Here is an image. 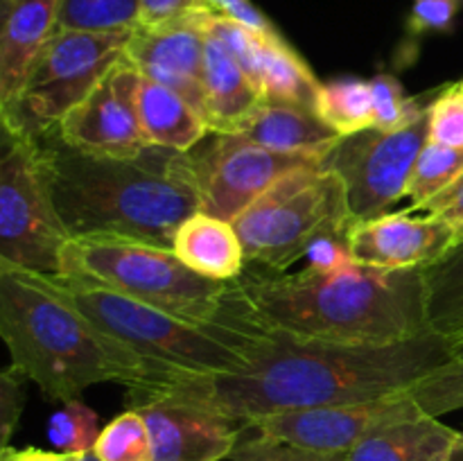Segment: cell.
I'll list each match as a JSON object with an SVG mask.
<instances>
[{
    "label": "cell",
    "instance_id": "30",
    "mask_svg": "<svg viewBox=\"0 0 463 461\" xmlns=\"http://www.w3.org/2000/svg\"><path fill=\"white\" fill-rule=\"evenodd\" d=\"M371 81L375 107V127L383 131H398L402 127H410L420 113L428 108V104H420L416 98L405 93V86L393 75H375Z\"/></svg>",
    "mask_w": 463,
    "mask_h": 461
},
{
    "label": "cell",
    "instance_id": "13",
    "mask_svg": "<svg viewBox=\"0 0 463 461\" xmlns=\"http://www.w3.org/2000/svg\"><path fill=\"white\" fill-rule=\"evenodd\" d=\"M143 75L122 54L93 93L77 104L57 127L68 147L102 158H134L152 147L138 118Z\"/></svg>",
    "mask_w": 463,
    "mask_h": 461
},
{
    "label": "cell",
    "instance_id": "22",
    "mask_svg": "<svg viewBox=\"0 0 463 461\" xmlns=\"http://www.w3.org/2000/svg\"><path fill=\"white\" fill-rule=\"evenodd\" d=\"M457 434L437 416L393 423L362 438L346 461H446Z\"/></svg>",
    "mask_w": 463,
    "mask_h": 461
},
{
    "label": "cell",
    "instance_id": "24",
    "mask_svg": "<svg viewBox=\"0 0 463 461\" xmlns=\"http://www.w3.org/2000/svg\"><path fill=\"white\" fill-rule=\"evenodd\" d=\"M430 330L452 342L463 333V242L423 269Z\"/></svg>",
    "mask_w": 463,
    "mask_h": 461
},
{
    "label": "cell",
    "instance_id": "17",
    "mask_svg": "<svg viewBox=\"0 0 463 461\" xmlns=\"http://www.w3.org/2000/svg\"><path fill=\"white\" fill-rule=\"evenodd\" d=\"M63 0H0V108L21 93L32 63L57 30Z\"/></svg>",
    "mask_w": 463,
    "mask_h": 461
},
{
    "label": "cell",
    "instance_id": "28",
    "mask_svg": "<svg viewBox=\"0 0 463 461\" xmlns=\"http://www.w3.org/2000/svg\"><path fill=\"white\" fill-rule=\"evenodd\" d=\"M93 452L99 461H154L152 437L140 409L129 407L102 428Z\"/></svg>",
    "mask_w": 463,
    "mask_h": 461
},
{
    "label": "cell",
    "instance_id": "26",
    "mask_svg": "<svg viewBox=\"0 0 463 461\" xmlns=\"http://www.w3.org/2000/svg\"><path fill=\"white\" fill-rule=\"evenodd\" d=\"M463 176V149L428 140L416 158L414 172L407 185L411 211H423L434 197L446 193Z\"/></svg>",
    "mask_w": 463,
    "mask_h": 461
},
{
    "label": "cell",
    "instance_id": "32",
    "mask_svg": "<svg viewBox=\"0 0 463 461\" xmlns=\"http://www.w3.org/2000/svg\"><path fill=\"white\" fill-rule=\"evenodd\" d=\"M463 9V0H414L407 16V36L411 41L425 34H448Z\"/></svg>",
    "mask_w": 463,
    "mask_h": 461
},
{
    "label": "cell",
    "instance_id": "12",
    "mask_svg": "<svg viewBox=\"0 0 463 461\" xmlns=\"http://www.w3.org/2000/svg\"><path fill=\"white\" fill-rule=\"evenodd\" d=\"M199 185V211L233 221L288 172L317 165L321 156L276 152L240 134H208L190 149Z\"/></svg>",
    "mask_w": 463,
    "mask_h": 461
},
{
    "label": "cell",
    "instance_id": "34",
    "mask_svg": "<svg viewBox=\"0 0 463 461\" xmlns=\"http://www.w3.org/2000/svg\"><path fill=\"white\" fill-rule=\"evenodd\" d=\"M206 9L215 16L229 18V21L240 23L249 30L265 36H280L279 27L251 3V0H203Z\"/></svg>",
    "mask_w": 463,
    "mask_h": 461
},
{
    "label": "cell",
    "instance_id": "36",
    "mask_svg": "<svg viewBox=\"0 0 463 461\" xmlns=\"http://www.w3.org/2000/svg\"><path fill=\"white\" fill-rule=\"evenodd\" d=\"M202 12H208L203 0H140L138 25H165Z\"/></svg>",
    "mask_w": 463,
    "mask_h": 461
},
{
    "label": "cell",
    "instance_id": "19",
    "mask_svg": "<svg viewBox=\"0 0 463 461\" xmlns=\"http://www.w3.org/2000/svg\"><path fill=\"white\" fill-rule=\"evenodd\" d=\"M238 134L276 152L312 154V156H324L342 138L317 113V108L274 102V99H265Z\"/></svg>",
    "mask_w": 463,
    "mask_h": 461
},
{
    "label": "cell",
    "instance_id": "8",
    "mask_svg": "<svg viewBox=\"0 0 463 461\" xmlns=\"http://www.w3.org/2000/svg\"><path fill=\"white\" fill-rule=\"evenodd\" d=\"M131 32H54L32 63L21 93L0 108L3 129L30 138L57 129L120 61Z\"/></svg>",
    "mask_w": 463,
    "mask_h": 461
},
{
    "label": "cell",
    "instance_id": "14",
    "mask_svg": "<svg viewBox=\"0 0 463 461\" xmlns=\"http://www.w3.org/2000/svg\"><path fill=\"white\" fill-rule=\"evenodd\" d=\"M348 244L362 265L384 271L425 269L457 244V230L437 215L383 212L353 221Z\"/></svg>",
    "mask_w": 463,
    "mask_h": 461
},
{
    "label": "cell",
    "instance_id": "11",
    "mask_svg": "<svg viewBox=\"0 0 463 461\" xmlns=\"http://www.w3.org/2000/svg\"><path fill=\"white\" fill-rule=\"evenodd\" d=\"M430 107V104H428ZM430 140L428 108L398 131L366 129L342 136L321 156V167L335 172L346 190L353 220L383 215L407 197L416 158Z\"/></svg>",
    "mask_w": 463,
    "mask_h": 461
},
{
    "label": "cell",
    "instance_id": "27",
    "mask_svg": "<svg viewBox=\"0 0 463 461\" xmlns=\"http://www.w3.org/2000/svg\"><path fill=\"white\" fill-rule=\"evenodd\" d=\"M140 0H63L54 32H131Z\"/></svg>",
    "mask_w": 463,
    "mask_h": 461
},
{
    "label": "cell",
    "instance_id": "25",
    "mask_svg": "<svg viewBox=\"0 0 463 461\" xmlns=\"http://www.w3.org/2000/svg\"><path fill=\"white\" fill-rule=\"evenodd\" d=\"M317 113L337 131L339 136H353L375 127L373 90L369 80L339 77L326 81L317 98Z\"/></svg>",
    "mask_w": 463,
    "mask_h": 461
},
{
    "label": "cell",
    "instance_id": "7",
    "mask_svg": "<svg viewBox=\"0 0 463 461\" xmlns=\"http://www.w3.org/2000/svg\"><path fill=\"white\" fill-rule=\"evenodd\" d=\"M353 221L344 183L317 163L288 172L233 220V226L247 262L285 274L306 258L312 240L328 230H348Z\"/></svg>",
    "mask_w": 463,
    "mask_h": 461
},
{
    "label": "cell",
    "instance_id": "3",
    "mask_svg": "<svg viewBox=\"0 0 463 461\" xmlns=\"http://www.w3.org/2000/svg\"><path fill=\"white\" fill-rule=\"evenodd\" d=\"M34 140L71 238L118 235L172 249L202 206L190 152L147 147L134 158H102L68 147L57 129Z\"/></svg>",
    "mask_w": 463,
    "mask_h": 461
},
{
    "label": "cell",
    "instance_id": "10",
    "mask_svg": "<svg viewBox=\"0 0 463 461\" xmlns=\"http://www.w3.org/2000/svg\"><path fill=\"white\" fill-rule=\"evenodd\" d=\"M461 398L441 391H414L378 398L369 402L337 407H315V409L279 411V414L256 416L244 428L256 429L274 441L289 443L303 450L346 455L371 432L393 423L441 416L446 411L461 409Z\"/></svg>",
    "mask_w": 463,
    "mask_h": 461
},
{
    "label": "cell",
    "instance_id": "1",
    "mask_svg": "<svg viewBox=\"0 0 463 461\" xmlns=\"http://www.w3.org/2000/svg\"><path fill=\"white\" fill-rule=\"evenodd\" d=\"M129 391V407L188 405L238 423L279 411L355 405L414 391L463 400V360L437 333L383 346L297 342L262 328L251 364L240 373H149Z\"/></svg>",
    "mask_w": 463,
    "mask_h": 461
},
{
    "label": "cell",
    "instance_id": "20",
    "mask_svg": "<svg viewBox=\"0 0 463 461\" xmlns=\"http://www.w3.org/2000/svg\"><path fill=\"white\" fill-rule=\"evenodd\" d=\"M172 251L185 267L213 280H238L244 274L242 240L233 221L197 211L179 226Z\"/></svg>",
    "mask_w": 463,
    "mask_h": 461
},
{
    "label": "cell",
    "instance_id": "16",
    "mask_svg": "<svg viewBox=\"0 0 463 461\" xmlns=\"http://www.w3.org/2000/svg\"><path fill=\"white\" fill-rule=\"evenodd\" d=\"M140 409L152 437L154 461H222L242 441V423L188 405H149Z\"/></svg>",
    "mask_w": 463,
    "mask_h": 461
},
{
    "label": "cell",
    "instance_id": "33",
    "mask_svg": "<svg viewBox=\"0 0 463 461\" xmlns=\"http://www.w3.org/2000/svg\"><path fill=\"white\" fill-rule=\"evenodd\" d=\"M306 269L315 274H335L355 265V256L348 244V230H328L310 242L306 251Z\"/></svg>",
    "mask_w": 463,
    "mask_h": 461
},
{
    "label": "cell",
    "instance_id": "43",
    "mask_svg": "<svg viewBox=\"0 0 463 461\" xmlns=\"http://www.w3.org/2000/svg\"><path fill=\"white\" fill-rule=\"evenodd\" d=\"M77 461H99L98 455L95 452H86V455H80V459Z\"/></svg>",
    "mask_w": 463,
    "mask_h": 461
},
{
    "label": "cell",
    "instance_id": "40",
    "mask_svg": "<svg viewBox=\"0 0 463 461\" xmlns=\"http://www.w3.org/2000/svg\"><path fill=\"white\" fill-rule=\"evenodd\" d=\"M77 455H66L57 450H39V447H3L0 461H77Z\"/></svg>",
    "mask_w": 463,
    "mask_h": 461
},
{
    "label": "cell",
    "instance_id": "21",
    "mask_svg": "<svg viewBox=\"0 0 463 461\" xmlns=\"http://www.w3.org/2000/svg\"><path fill=\"white\" fill-rule=\"evenodd\" d=\"M138 118L152 147L190 152L211 134L206 118L184 95L145 77L138 86Z\"/></svg>",
    "mask_w": 463,
    "mask_h": 461
},
{
    "label": "cell",
    "instance_id": "23",
    "mask_svg": "<svg viewBox=\"0 0 463 461\" xmlns=\"http://www.w3.org/2000/svg\"><path fill=\"white\" fill-rule=\"evenodd\" d=\"M251 77L260 86L265 99L317 108L321 81L301 54L283 39V34H260Z\"/></svg>",
    "mask_w": 463,
    "mask_h": 461
},
{
    "label": "cell",
    "instance_id": "35",
    "mask_svg": "<svg viewBox=\"0 0 463 461\" xmlns=\"http://www.w3.org/2000/svg\"><path fill=\"white\" fill-rule=\"evenodd\" d=\"M23 380L25 375L21 371L7 364V369L0 375V437H3V447L9 446L14 428L18 425L23 407Z\"/></svg>",
    "mask_w": 463,
    "mask_h": 461
},
{
    "label": "cell",
    "instance_id": "29",
    "mask_svg": "<svg viewBox=\"0 0 463 461\" xmlns=\"http://www.w3.org/2000/svg\"><path fill=\"white\" fill-rule=\"evenodd\" d=\"M99 432V419L89 405L81 400L63 402L59 411H54L48 420V438L57 452L66 455H86L95 450Z\"/></svg>",
    "mask_w": 463,
    "mask_h": 461
},
{
    "label": "cell",
    "instance_id": "41",
    "mask_svg": "<svg viewBox=\"0 0 463 461\" xmlns=\"http://www.w3.org/2000/svg\"><path fill=\"white\" fill-rule=\"evenodd\" d=\"M446 461H463V432L457 434L455 443H452L450 452H448Z\"/></svg>",
    "mask_w": 463,
    "mask_h": 461
},
{
    "label": "cell",
    "instance_id": "6",
    "mask_svg": "<svg viewBox=\"0 0 463 461\" xmlns=\"http://www.w3.org/2000/svg\"><path fill=\"white\" fill-rule=\"evenodd\" d=\"M59 274L120 292L193 324H217L240 310L238 283L197 274L172 249L118 235L72 238Z\"/></svg>",
    "mask_w": 463,
    "mask_h": 461
},
{
    "label": "cell",
    "instance_id": "5",
    "mask_svg": "<svg viewBox=\"0 0 463 461\" xmlns=\"http://www.w3.org/2000/svg\"><path fill=\"white\" fill-rule=\"evenodd\" d=\"M45 276L90 321L143 357L152 373L224 375L251 364V346L262 328L242 298L235 315L217 324H193L75 276Z\"/></svg>",
    "mask_w": 463,
    "mask_h": 461
},
{
    "label": "cell",
    "instance_id": "37",
    "mask_svg": "<svg viewBox=\"0 0 463 461\" xmlns=\"http://www.w3.org/2000/svg\"><path fill=\"white\" fill-rule=\"evenodd\" d=\"M423 212L437 215L439 220L448 221L457 230V242H463V176L455 185L434 197Z\"/></svg>",
    "mask_w": 463,
    "mask_h": 461
},
{
    "label": "cell",
    "instance_id": "4",
    "mask_svg": "<svg viewBox=\"0 0 463 461\" xmlns=\"http://www.w3.org/2000/svg\"><path fill=\"white\" fill-rule=\"evenodd\" d=\"M0 334L9 364L54 402L80 400L90 384L138 387L152 369L90 321L45 274L0 267Z\"/></svg>",
    "mask_w": 463,
    "mask_h": 461
},
{
    "label": "cell",
    "instance_id": "39",
    "mask_svg": "<svg viewBox=\"0 0 463 461\" xmlns=\"http://www.w3.org/2000/svg\"><path fill=\"white\" fill-rule=\"evenodd\" d=\"M271 446H274V459L276 461H346V455H330V452L303 450V447L274 441V438H271Z\"/></svg>",
    "mask_w": 463,
    "mask_h": 461
},
{
    "label": "cell",
    "instance_id": "18",
    "mask_svg": "<svg viewBox=\"0 0 463 461\" xmlns=\"http://www.w3.org/2000/svg\"><path fill=\"white\" fill-rule=\"evenodd\" d=\"M206 27V25H203ZM265 102L260 86L217 36L206 30L203 118L213 134H238Z\"/></svg>",
    "mask_w": 463,
    "mask_h": 461
},
{
    "label": "cell",
    "instance_id": "9",
    "mask_svg": "<svg viewBox=\"0 0 463 461\" xmlns=\"http://www.w3.org/2000/svg\"><path fill=\"white\" fill-rule=\"evenodd\" d=\"M63 226L34 138L3 129L0 156V267L59 274L71 242Z\"/></svg>",
    "mask_w": 463,
    "mask_h": 461
},
{
    "label": "cell",
    "instance_id": "42",
    "mask_svg": "<svg viewBox=\"0 0 463 461\" xmlns=\"http://www.w3.org/2000/svg\"><path fill=\"white\" fill-rule=\"evenodd\" d=\"M450 346H452V353H455V357H459V360H463V333L459 334V337L452 339Z\"/></svg>",
    "mask_w": 463,
    "mask_h": 461
},
{
    "label": "cell",
    "instance_id": "2",
    "mask_svg": "<svg viewBox=\"0 0 463 461\" xmlns=\"http://www.w3.org/2000/svg\"><path fill=\"white\" fill-rule=\"evenodd\" d=\"M235 283L260 328L297 342L383 346L432 333L423 269L384 271L355 262L335 274L260 269Z\"/></svg>",
    "mask_w": 463,
    "mask_h": 461
},
{
    "label": "cell",
    "instance_id": "15",
    "mask_svg": "<svg viewBox=\"0 0 463 461\" xmlns=\"http://www.w3.org/2000/svg\"><path fill=\"white\" fill-rule=\"evenodd\" d=\"M203 14L165 23L138 25L127 41L125 57L136 71L156 84L184 95L203 116V63H206V27Z\"/></svg>",
    "mask_w": 463,
    "mask_h": 461
},
{
    "label": "cell",
    "instance_id": "31",
    "mask_svg": "<svg viewBox=\"0 0 463 461\" xmlns=\"http://www.w3.org/2000/svg\"><path fill=\"white\" fill-rule=\"evenodd\" d=\"M430 140L463 149V80L434 93L428 107Z\"/></svg>",
    "mask_w": 463,
    "mask_h": 461
},
{
    "label": "cell",
    "instance_id": "38",
    "mask_svg": "<svg viewBox=\"0 0 463 461\" xmlns=\"http://www.w3.org/2000/svg\"><path fill=\"white\" fill-rule=\"evenodd\" d=\"M233 461H276L274 459V446L271 438L256 434L253 438H244L238 443V447L231 455Z\"/></svg>",
    "mask_w": 463,
    "mask_h": 461
}]
</instances>
